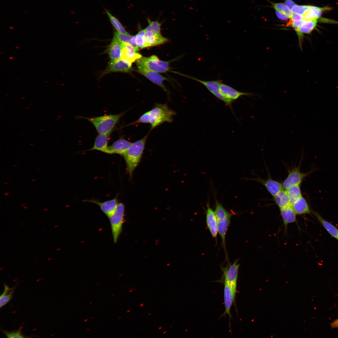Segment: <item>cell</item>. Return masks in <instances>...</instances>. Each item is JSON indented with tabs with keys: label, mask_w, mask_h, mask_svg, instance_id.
<instances>
[{
	"label": "cell",
	"mask_w": 338,
	"mask_h": 338,
	"mask_svg": "<svg viewBox=\"0 0 338 338\" xmlns=\"http://www.w3.org/2000/svg\"><path fill=\"white\" fill-rule=\"evenodd\" d=\"M148 134L141 139L131 143L122 156L126 163V172L132 178L133 172L139 163L145 148Z\"/></svg>",
	"instance_id": "6da1fadb"
},
{
	"label": "cell",
	"mask_w": 338,
	"mask_h": 338,
	"mask_svg": "<svg viewBox=\"0 0 338 338\" xmlns=\"http://www.w3.org/2000/svg\"><path fill=\"white\" fill-rule=\"evenodd\" d=\"M151 131L165 122L171 123L176 112L170 109L166 104L156 103L150 110L147 111Z\"/></svg>",
	"instance_id": "7a4b0ae2"
},
{
	"label": "cell",
	"mask_w": 338,
	"mask_h": 338,
	"mask_svg": "<svg viewBox=\"0 0 338 338\" xmlns=\"http://www.w3.org/2000/svg\"><path fill=\"white\" fill-rule=\"evenodd\" d=\"M215 212L216 216L218 233L221 237L222 246L228 259L226 247V236L230 223V219L234 213L227 210L216 198Z\"/></svg>",
	"instance_id": "3957f363"
},
{
	"label": "cell",
	"mask_w": 338,
	"mask_h": 338,
	"mask_svg": "<svg viewBox=\"0 0 338 338\" xmlns=\"http://www.w3.org/2000/svg\"><path fill=\"white\" fill-rule=\"evenodd\" d=\"M126 111L118 114L104 115L94 117H84L91 123L99 134L110 135L120 119Z\"/></svg>",
	"instance_id": "277c9868"
},
{
	"label": "cell",
	"mask_w": 338,
	"mask_h": 338,
	"mask_svg": "<svg viewBox=\"0 0 338 338\" xmlns=\"http://www.w3.org/2000/svg\"><path fill=\"white\" fill-rule=\"evenodd\" d=\"M138 67H142L158 73H165L169 69L168 61L160 60L155 55L149 57H142L136 61Z\"/></svg>",
	"instance_id": "5b68a950"
},
{
	"label": "cell",
	"mask_w": 338,
	"mask_h": 338,
	"mask_svg": "<svg viewBox=\"0 0 338 338\" xmlns=\"http://www.w3.org/2000/svg\"><path fill=\"white\" fill-rule=\"evenodd\" d=\"M125 207L122 203H119L115 213L109 218L114 243H116L122 231L125 221Z\"/></svg>",
	"instance_id": "8992f818"
},
{
	"label": "cell",
	"mask_w": 338,
	"mask_h": 338,
	"mask_svg": "<svg viewBox=\"0 0 338 338\" xmlns=\"http://www.w3.org/2000/svg\"><path fill=\"white\" fill-rule=\"evenodd\" d=\"M300 164L298 166H295L288 170V174L282 183L283 189L286 190L290 186L295 185H301L304 179L307 177L311 172H302L300 170Z\"/></svg>",
	"instance_id": "52a82bcc"
},
{
	"label": "cell",
	"mask_w": 338,
	"mask_h": 338,
	"mask_svg": "<svg viewBox=\"0 0 338 338\" xmlns=\"http://www.w3.org/2000/svg\"><path fill=\"white\" fill-rule=\"evenodd\" d=\"M189 77L203 85L214 95L224 102L232 109L233 101L225 98L222 94L220 88L221 83L220 80L203 81L192 77Z\"/></svg>",
	"instance_id": "ba28073f"
},
{
	"label": "cell",
	"mask_w": 338,
	"mask_h": 338,
	"mask_svg": "<svg viewBox=\"0 0 338 338\" xmlns=\"http://www.w3.org/2000/svg\"><path fill=\"white\" fill-rule=\"evenodd\" d=\"M238 259L236 260L232 264H229L228 266L223 269L224 282L236 288L239 267V264L238 263Z\"/></svg>",
	"instance_id": "9c48e42d"
},
{
	"label": "cell",
	"mask_w": 338,
	"mask_h": 338,
	"mask_svg": "<svg viewBox=\"0 0 338 338\" xmlns=\"http://www.w3.org/2000/svg\"><path fill=\"white\" fill-rule=\"evenodd\" d=\"M132 69V63L125 60L120 59L110 60L108 66L103 73V75L110 72H127Z\"/></svg>",
	"instance_id": "30bf717a"
},
{
	"label": "cell",
	"mask_w": 338,
	"mask_h": 338,
	"mask_svg": "<svg viewBox=\"0 0 338 338\" xmlns=\"http://www.w3.org/2000/svg\"><path fill=\"white\" fill-rule=\"evenodd\" d=\"M236 289V288L233 287L224 282V298L225 311L222 316H224L228 315L229 319L231 317L230 309L235 300Z\"/></svg>",
	"instance_id": "8fae6325"
},
{
	"label": "cell",
	"mask_w": 338,
	"mask_h": 338,
	"mask_svg": "<svg viewBox=\"0 0 338 338\" xmlns=\"http://www.w3.org/2000/svg\"><path fill=\"white\" fill-rule=\"evenodd\" d=\"M117 196L116 195L114 199L103 202L95 199L84 200L83 201L91 202L98 205L103 213L109 218L115 213L118 206Z\"/></svg>",
	"instance_id": "7c38bea8"
},
{
	"label": "cell",
	"mask_w": 338,
	"mask_h": 338,
	"mask_svg": "<svg viewBox=\"0 0 338 338\" xmlns=\"http://www.w3.org/2000/svg\"><path fill=\"white\" fill-rule=\"evenodd\" d=\"M131 143L124 139L120 138L108 146L103 152L108 154H117L123 156L127 151Z\"/></svg>",
	"instance_id": "4fadbf2b"
},
{
	"label": "cell",
	"mask_w": 338,
	"mask_h": 338,
	"mask_svg": "<svg viewBox=\"0 0 338 338\" xmlns=\"http://www.w3.org/2000/svg\"><path fill=\"white\" fill-rule=\"evenodd\" d=\"M253 180L263 185L273 197L283 189L282 184L272 179L269 175L268 178L266 179L258 177Z\"/></svg>",
	"instance_id": "5bb4252c"
},
{
	"label": "cell",
	"mask_w": 338,
	"mask_h": 338,
	"mask_svg": "<svg viewBox=\"0 0 338 338\" xmlns=\"http://www.w3.org/2000/svg\"><path fill=\"white\" fill-rule=\"evenodd\" d=\"M206 214L207 227L212 237L216 239L218 233L217 219L215 211L210 207L209 203L207 204Z\"/></svg>",
	"instance_id": "9a60e30c"
},
{
	"label": "cell",
	"mask_w": 338,
	"mask_h": 338,
	"mask_svg": "<svg viewBox=\"0 0 338 338\" xmlns=\"http://www.w3.org/2000/svg\"><path fill=\"white\" fill-rule=\"evenodd\" d=\"M138 72L147 78L154 83L161 87L165 91H167L163 81L166 78L158 72L151 70L145 68L138 67Z\"/></svg>",
	"instance_id": "2e32d148"
},
{
	"label": "cell",
	"mask_w": 338,
	"mask_h": 338,
	"mask_svg": "<svg viewBox=\"0 0 338 338\" xmlns=\"http://www.w3.org/2000/svg\"><path fill=\"white\" fill-rule=\"evenodd\" d=\"M221 91L223 96L226 99L232 101L243 95L250 96L252 94L240 92L233 88L221 82L220 84Z\"/></svg>",
	"instance_id": "e0dca14e"
},
{
	"label": "cell",
	"mask_w": 338,
	"mask_h": 338,
	"mask_svg": "<svg viewBox=\"0 0 338 338\" xmlns=\"http://www.w3.org/2000/svg\"><path fill=\"white\" fill-rule=\"evenodd\" d=\"M317 20H303L301 26L296 32L298 36L300 47L302 45L304 34H309L316 28Z\"/></svg>",
	"instance_id": "ac0fdd59"
},
{
	"label": "cell",
	"mask_w": 338,
	"mask_h": 338,
	"mask_svg": "<svg viewBox=\"0 0 338 338\" xmlns=\"http://www.w3.org/2000/svg\"><path fill=\"white\" fill-rule=\"evenodd\" d=\"M285 231H286L288 224L297 222V215L290 205L280 209Z\"/></svg>",
	"instance_id": "d6986e66"
},
{
	"label": "cell",
	"mask_w": 338,
	"mask_h": 338,
	"mask_svg": "<svg viewBox=\"0 0 338 338\" xmlns=\"http://www.w3.org/2000/svg\"><path fill=\"white\" fill-rule=\"evenodd\" d=\"M131 45L123 43L121 54V59L132 63L141 58L142 56L136 52Z\"/></svg>",
	"instance_id": "ffe728a7"
},
{
	"label": "cell",
	"mask_w": 338,
	"mask_h": 338,
	"mask_svg": "<svg viewBox=\"0 0 338 338\" xmlns=\"http://www.w3.org/2000/svg\"><path fill=\"white\" fill-rule=\"evenodd\" d=\"M146 48L162 44L168 41V39L162 36L161 33L154 34L150 31L146 30Z\"/></svg>",
	"instance_id": "44dd1931"
},
{
	"label": "cell",
	"mask_w": 338,
	"mask_h": 338,
	"mask_svg": "<svg viewBox=\"0 0 338 338\" xmlns=\"http://www.w3.org/2000/svg\"><path fill=\"white\" fill-rule=\"evenodd\" d=\"M297 215L310 214L312 213L310 206L305 198L302 196L291 205Z\"/></svg>",
	"instance_id": "7402d4cb"
},
{
	"label": "cell",
	"mask_w": 338,
	"mask_h": 338,
	"mask_svg": "<svg viewBox=\"0 0 338 338\" xmlns=\"http://www.w3.org/2000/svg\"><path fill=\"white\" fill-rule=\"evenodd\" d=\"M322 225L328 233L338 240V229L334 225L325 219L318 212L312 210V213Z\"/></svg>",
	"instance_id": "603a6c76"
},
{
	"label": "cell",
	"mask_w": 338,
	"mask_h": 338,
	"mask_svg": "<svg viewBox=\"0 0 338 338\" xmlns=\"http://www.w3.org/2000/svg\"><path fill=\"white\" fill-rule=\"evenodd\" d=\"M123 43L113 40L108 46L107 50L110 60L121 59V54Z\"/></svg>",
	"instance_id": "cb8c5ba5"
},
{
	"label": "cell",
	"mask_w": 338,
	"mask_h": 338,
	"mask_svg": "<svg viewBox=\"0 0 338 338\" xmlns=\"http://www.w3.org/2000/svg\"><path fill=\"white\" fill-rule=\"evenodd\" d=\"M330 9V8L328 7L321 8L311 6L303 15L304 20H317L320 17L323 12Z\"/></svg>",
	"instance_id": "d4e9b609"
},
{
	"label": "cell",
	"mask_w": 338,
	"mask_h": 338,
	"mask_svg": "<svg viewBox=\"0 0 338 338\" xmlns=\"http://www.w3.org/2000/svg\"><path fill=\"white\" fill-rule=\"evenodd\" d=\"M273 197L274 201L279 209L291 205L287 191L284 189Z\"/></svg>",
	"instance_id": "484cf974"
},
{
	"label": "cell",
	"mask_w": 338,
	"mask_h": 338,
	"mask_svg": "<svg viewBox=\"0 0 338 338\" xmlns=\"http://www.w3.org/2000/svg\"><path fill=\"white\" fill-rule=\"evenodd\" d=\"M109 135L99 134L96 137L94 146L89 150H97L103 152L108 146Z\"/></svg>",
	"instance_id": "4316f807"
},
{
	"label": "cell",
	"mask_w": 338,
	"mask_h": 338,
	"mask_svg": "<svg viewBox=\"0 0 338 338\" xmlns=\"http://www.w3.org/2000/svg\"><path fill=\"white\" fill-rule=\"evenodd\" d=\"M300 185H292L285 190L289 196L291 205L302 196Z\"/></svg>",
	"instance_id": "83f0119b"
},
{
	"label": "cell",
	"mask_w": 338,
	"mask_h": 338,
	"mask_svg": "<svg viewBox=\"0 0 338 338\" xmlns=\"http://www.w3.org/2000/svg\"><path fill=\"white\" fill-rule=\"evenodd\" d=\"M3 292L0 297V308H1L8 303L11 299L15 287L9 288L5 284H4Z\"/></svg>",
	"instance_id": "f1b7e54d"
},
{
	"label": "cell",
	"mask_w": 338,
	"mask_h": 338,
	"mask_svg": "<svg viewBox=\"0 0 338 338\" xmlns=\"http://www.w3.org/2000/svg\"><path fill=\"white\" fill-rule=\"evenodd\" d=\"M105 10L111 23L117 32L123 34H129L119 20L106 9Z\"/></svg>",
	"instance_id": "f546056e"
},
{
	"label": "cell",
	"mask_w": 338,
	"mask_h": 338,
	"mask_svg": "<svg viewBox=\"0 0 338 338\" xmlns=\"http://www.w3.org/2000/svg\"><path fill=\"white\" fill-rule=\"evenodd\" d=\"M133 37L129 34H124L116 31L114 33L113 40L131 45Z\"/></svg>",
	"instance_id": "4dcf8cb0"
},
{
	"label": "cell",
	"mask_w": 338,
	"mask_h": 338,
	"mask_svg": "<svg viewBox=\"0 0 338 338\" xmlns=\"http://www.w3.org/2000/svg\"><path fill=\"white\" fill-rule=\"evenodd\" d=\"M274 8L278 11L284 14L288 18H291L293 13L292 10L283 3H274Z\"/></svg>",
	"instance_id": "1f68e13d"
},
{
	"label": "cell",
	"mask_w": 338,
	"mask_h": 338,
	"mask_svg": "<svg viewBox=\"0 0 338 338\" xmlns=\"http://www.w3.org/2000/svg\"><path fill=\"white\" fill-rule=\"evenodd\" d=\"M146 35L145 29L140 30L135 35L136 43L139 48L143 49L146 48Z\"/></svg>",
	"instance_id": "d6a6232c"
},
{
	"label": "cell",
	"mask_w": 338,
	"mask_h": 338,
	"mask_svg": "<svg viewBox=\"0 0 338 338\" xmlns=\"http://www.w3.org/2000/svg\"><path fill=\"white\" fill-rule=\"evenodd\" d=\"M148 25L145 28L146 31L151 32L154 34H161V23L157 21H151L148 19Z\"/></svg>",
	"instance_id": "836d02e7"
},
{
	"label": "cell",
	"mask_w": 338,
	"mask_h": 338,
	"mask_svg": "<svg viewBox=\"0 0 338 338\" xmlns=\"http://www.w3.org/2000/svg\"><path fill=\"white\" fill-rule=\"evenodd\" d=\"M311 6L295 5L291 9L294 13L303 15L309 9Z\"/></svg>",
	"instance_id": "e575fe53"
},
{
	"label": "cell",
	"mask_w": 338,
	"mask_h": 338,
	"mask_svg": "<svg viewBox=\"0 0 338 338\" xmlns=\"http://www.w3.org/2000/svg\"><path fill=\"white\" fill-rule=\"evenodd\" d=\"M21 329L20 328L18 330L15 331L9 332L3 331V332L5 335L6 337L8 338L25 337L21 333Z\"/></svg>",
	"instance_id": "d590c367"
},
{
	"label": "cell",
	"mask_w": 338,
	"mask_h": 338,
	"mask_svg": "<svg viewBox=\"0 0 338 338\" xmlns=\"http://www.w3.org/2000/svg\"><path fill=\"white\" fill-rule=\"evenodd\" d=\"M291 18L292 20H293L294 21H298L304 20L303 15L294 13L293 14Z\"/></svg>",
	"instance_id": "8d00e7d4"
},
{
	"label": "cell",
	"mask_w": 338,
	"mask_h": 338,
	"mask_svg": "<svg viewBox=\"0 0 338 338\" xmlns=\"http://www.w3.org/2000/svg\"><path fill=\"white\" fill-rule=\"evenodd\" d=\"M285 4L290 9H292L294 6L296 5V4L291 0H286L285 1Z\"/></svg>",
	"instance_id": "74e56055"
},
{
	"label": "cell",
	"mask_w": 338,
	"mask_h": 338,
	"mask_svg": "<svg viewBox=\"0 0 338 338\" xmlns=\"http://www.w3.org/2000/svg\"><path fill=\"white\" fill-rule=\"evenodd\" d=\"M275 12L277 16L279 19L282 20H287L288 19V17L284 14L277 11H276Z\"/></svg>",
	"instance_id": "f35d334b"
},
{
	"label": "cell",
	"mask_w": 338,
	"mask_h": 338,
	"mask_svg": "<svg viewBox=\"0 0 338 338\" xmlns=\"http://www.w3.org/2000/svg\"><path fill=\"white\" fill-rule=\"evenodd\" d=\"M330 325L332 328H337L338 327V319L335 320L330 324Z\"/></svg>",
	"instance_id": "ab89813d"
},
{
	"label": "cell",
	"mask_w": 338,
	"mask_h": 338,
	"mask_svg": "<svg viewBox=\"0 0 338 338\" xmlns=\"http://www.w3.org/2000/svg\"><path fill=\"white\" fill-rule=\"evenodd\" d=\"M10 192H6L4 194V195L5 196L8 195L10 194Z\"/></svg>",
	"instance_id": "60d3db41"
},
{
	"label": "cell",
	"mask_w": 338,
	"mask_h": 338,
	"mask_svg": "<svg viewBox=\"0 0 338 338\" xmlns=\"http://www.w3.org/2000/svg\"><path fill=\"white\" fill-rule=\"evenodd\" d=\"M28 206H26V207H23V209H25V208H28Z\"/></svg>",
	"instance_id": "b9f144b4"
},
{
	"label": "cell",
	"mask_w": 338,
	"mask_h": 338,
	"mask_svg": "<svg viewBox=\"0 0 338 338\" xmlns=\"http://www.w3.org/2000/svg\"><path fill=\"white\" fill-rule=\"evenodd\" d=\"M17 166H18V165H14L13 166L14 167H16Z\"/></svg>",
	"instance_id": "7bdbcfd3"
},
{
	"label": "cell",
	"mask_w": 338,
	"mask_h": 338,
	"mask_svg": "<svg viewBox=\"0 0 338 338\" xmlns=\"http://www.w3.org/2000/svg\"><path fill=\"white\" fill-rule=\"evenodd\" d=\"M48 210V208H45L44 209V211H46Z\"/></svg>",
	"instance_id": "ee69618b"
},
{
	"label": "cell",
	"mask_w": 338,
	"mask_h": 338,
	"mask_svg": "<svg viewBox=\"0 0 338 338\" xmlns=\"http://www.w3.org/2000/svg\"><path fill=\"white\" fill-rule=\"evenodd\" d=\"M8 182H5V183H4V184H8Z\"/></svg>",
	"instance_id": "f6af8a7d"
},
{
	"label": "cell",
	"mask_w": 338,
	"mask_h": 338,
	"mask_svg": "<svg viewBox=\"0 0 338 338\" xmlns=\"http://www.w3.org/2000/svg\"><path fill=\"white\" fill-rule=\"evenodd\" d=\"M36 179H33V180H32V181H33H33H36Z\"/></svg>",
	"instance_id": "bcb514c9"
},
{
	"label": "cell",
	"mask_w": 338,
	"mask_h": 338,
	"mask_svg": "<svg viewBox=\"0 0 338 338\" xmlns=\"http://www.w3.org/2000/svg\"><path fill=\"white\" fill-rule=\"evenodd\" d=\"M25 205H26V204H23L22 205V206H23Z\"/></svg>",
	"instance_id": "7dc6e473"
},
{
	"label": "cell",
	"mask_w": 338,
	"mask_h": 338,
	"mask_svg": "<svg viewBox=\"0 0 338 338\" xmlns=\"http://www.w3.org/2000/svg\"><path fill=\"white\" fill-rule=\"evenodd\" d=\"M87 320H88V319H86V320H84V321H87Z\"/></svg>",
	"instance_id": "c3c4849f"
},
{
	"label": "cell",
	"mask_w": 338,
	"mask_h": 338,
	"mask_svg": "<svg viewBox=\"0 0 338 338\" xmlns=\"http://www.w3.org/2000/svg\"><path fill=\"white\" fill-rule=\"evenodd\" d=\"M51 259V258L49 259H48V260H50Z\"/></svg>",
	"instance_id": "681fc988"
},
{
	"label": "cell",
	"mask_w": 338,
	"mask_h": 338,
	"mask_svg": "<svg viewBox=\"0 0 338 338\" xmlns=\"http://www.w3.org/2000/svg\"><path fill=\"white\" fill-rule=\"evenodd\" d=\"M130 311V310H128L127 311V312H129Z\"/></svg>",
	"instance_id": "f907efd6"
},
{
	"label": "cell",
	"mask_w": 338,
	"mask_h": 338,
	"mask_svg": "<svg viewBox=\"0 0 338 338\" xmlns=\"http://www.w3.org/2000/svg\"><path fill=\"white\" fill-rule=\"evenodd\" d=\"M143 304H141V306H143Z\"/></svg>",
	"instance_id": "816d5d0a"
},
{
	"label": "cell",
	"mask_w": 338,
	"mask_h": 338,
	"mask_svg": "<svg viewBox=\"0 0 338 338\" xmlns=\"http://www.w3.org/2000/svg\"><path fill=\"white\" fill-rule=\"evenodd\" d=\"M38 170H40V169H37L36 170L37 171H38Z\"/></svg>",
	"instance_id": "f5cc1de1"
},
{
	"label": "cell",
	"mask_w": 338,
	"mask_h": 338,
	"mask_svg": "<svg viewBox=\"0 0 338 338\" xmlns=\"http://www.w3.org/2000/svg\"><path fill=\"white\" fill-rule=\"evenodd\" d=\"M58 227V226H55V227Z\"/></svg>",
	"instance_id": "db71d44e"
},
{
	"label": "cell",
	"mask_w": 338,
	"mask_h": 338,
	"mask_svg": "<svg viewBox=\"0 0 338 338\" xmlns=\"http://www.w3.org/2000/svg\"><path fill=\"white\" fill-rule=\"evenodd\" d=\"M120 318H121V317H119V319H120Z\"/></svg>",
	"instance_id": "11a10c76"
},
{
	"label": "cell",
	"mask_w": 338,
	"mask_h": 338,
	"mask_svg": "<svg viewBox=\"0 0 338 338\" xmlns=\"http://www.w3.org/2000/svg\"><path fill=\"white\" fill-rule=\"evenodd\" d=\"M132 291V290H131V291H130V292H131Z\"/></svg>",
	"instance_id": "9f6ffc18"
},
{
	"label": "cell",
	"mask_w": 338,
	"mask_h": 338,
	"mask_svg": "<svg viewBox=\"0 0 338 338\" xmlns=\"http://www.w3.org/2000/svg\"><path fill=\"white\" fill-rule=\"evenodd\" d=\"M90 330V329H89V330H87L88 331Z\"/></svg>",
	"instance_id": "6f0895ef"
}]
</instances>
